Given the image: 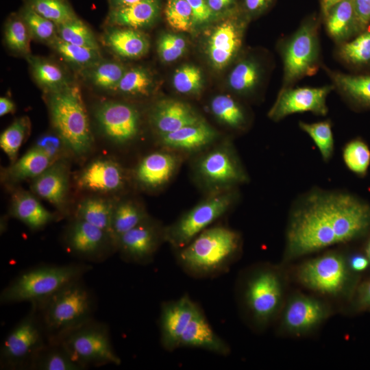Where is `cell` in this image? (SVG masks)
<instances>
[{"label":"cell","instance_id":"6da1fadb","mask_svg":"<svg viewBox=\"0 0 370 370\" xmlns=\"http://www.w3.org/2000/svg\"><path fill=\"white\" fill-rule=\"evenodd\" d=\"M369 229L368 204L345 191L313 188L290 210L282 264L346 243Z\"/></svg>","mask_w":370,"mask_h":370},{"label":"cell","instance_id":"7a4b0ae2","mask_svg":"<svg viewBox=\"0 0 370 370\" xmlns=\"http://www.w3.org/2000/svg\"><path fill=\"white\" fill-rule=\"evenodd\" d=\"M289 273L282 264H254L241 271L235 284V298L249 328L261 333L275 323L288 296Z\"/></svg>","mask_w":370,"mask_h":370},{"label":"cell","instance_id":"3957f363","mask_svg":"<svg viewBox=\"0 0 370 370\" xmlns=\"http://www.w3.org/2000/svg\"><path fill=\"white\" fill-rule=\"evenodd\" d=\"M175 252L176 263L186 275L214 278L227 273L240 258L242 238L229 227L211 225Z\"/></svg>","mask_w":370,"mask_h":370},{"label":"cell","instance_id":"277c9868","mask_svg":"<svg viewBox=\"0 0 370 370\" xmlns=\"http://www.w3.org/2000/svg\"><path fill=\"white\" fill-rule=\"evenodd\" d=\"M298 285L329 301H349L358 284L347 255L332 250L296 264L288 272Z\"/></svg>","mask_w":370,"mask_h":370},{"label":"cell","instance_id":"5b68a950","mask_svg":"<svg viewBox=\"0 0 370 370\" xmlns=\"http://www.w3.org/2000/svg\"><path fill=\"white\" fill-rule=\"evenodd\" d=\"M34 305L49 341L94 318L96 299L82 278L75 280L46 300Z\"/></svg>","mask_w":370,"mask_h":370},{"label":"cell","instance_id":"8992f818","mask_svg":"<svg viewBox=\"0 0 370 370\" xmlns=\"http://www.w3.org/2000/svg\"><path fill=\"white\" fill-rule=\"evenodd\" d=\"M87 263L42 264L25 270L1 291L3 304L29 302L38 304L68 284L81 279L92 269Z\"/></svg>","mask_w":370,"mask_h":370},{"label":"cell","instance_id":"52a82bcc","mask_svg":"<svg viewBox=\"0 0 370 370\" xmlns=\"http://www.w3.org/2000/svg\"><path fill=\"white\" fill-rule=\"evenodd\" d=\"M48 94V106L55 130L72 153L84 156L90 150L93 139L80 90L73 85Z\"/></svg>","mask_w":370,"mask_h":370},{"label":"cell","instance_id":"ba28073f","mask_svg":"<svg viewBox=\"0 0 370 370\" xmlns=\"http://www.w3.org/2000/svg\"><path fill=\"white\" fill-rule=\"evenodd\" d=\"M319 19L311 16L290 36L280 41L279 52L283 64L282 88L315 74L321 65Z\"/></svg>","mask_w":370,"mask_h":370},{"label":"cell","instance_id":"9c48e42d","mask_svg":"<svg viewBox=\"0 0 370 370\" xmlns=\"http://www.w3.org/2000/svg\"><path fill=\"white\" fill-rule=\"evenodd\" d=\"M110 334L107 324L92 318L53 341L60 342L83 370L119 365L121 360L113 348Z\"/></svg>","mask_w":370,"mask_h":370},{"label":"cell","instance_id":"30bf717a","mask_svg":"<svg viewBox=\"0 0 370 370\" xmlns=\"http://www.w3.org/2000/svg\"><path fill=\"white\" fill-rule=\"evenodd\" d=\"M236 196L234 189L210 193L173 223L164 226L165 242L174 250L184 247L227 213L233 206Z\"/></svg>","mask_w":370,"mask_h":370},{"label":"cell","instance_id":"8fae6325","mask_svg":"<svg viewBox=\"0 0 370 370\" xmlns=\"http://www.w3.org/2000/svg\"><path fill=\"white\" fill-rule=\"evenodd\" d=\"M49 342L36 308L28 313L4 338L0 349V367L7 370H31L32 364Z\"/></svg>","mask_w":370,"mask_h":370},{"label":"cell","instance_id":"7c38bea8","mask_svg":"<svg viewBox=\"0 0 370 370\" xmlns=\"http://www.w3.org/2000/svg\"><path fill=\"white\" fill-rule=\"evenodd\" d=\"M195 173L209 194L234 189L249 180L234 147L228 141L201 154L196 161Z\"/></svg>","mask_w":370,"mask_h":370},{"label":"cell","instance_id":"4fadbf2b","mask_svg":"<svg viewBox=\"0 0 370 370\" xmlns=\"http://www.w3.org/2000/svg\"><path fill=\"white\" fill-rule=\"evenodd\" d=\"M334 313L330 301L299 291L288 293L277 320L278 334L301 337L317 330Z\"/></svg>","mask_w":370,"mask_h":370},{"label":"cell","instance_id":"5bb4252c","mask_svg":"<svg viewBox=\"0 0 370 370\" xmlns=\"http://www.w3.org/2000/svg\"><path fill=\"white\" fill-rule=\"evenodd\" d=\"M64 242L69 253L89 262H102L116 252L108 233L76 218L66 227Z\"/></svg>","mask_w":370,"mask_h":370},{"label":"cell","instance_id":"9a60e30c","mask_svg":"<svg viewBox=\"0 0 370 370\" xmlns=\"http://www.w3.org/2000/svg\"><path fill=\"white\" fill-rule=\"evenodd\" d=\"M164 242V226L149 217L119 238L116 252L126 262L145 265Z\"/></svg>","mask_w":370,"mask_h":370},{"label":"cell","instance_id":"2e32d148","mask_svg":"<svg viewBox=\"0 0 370 370\" xmlns=\"http://www.w3.org/2000/svg\"><path fill=\"white\" fill-rule=\"evenodd\" d=\"M334 86L284 87L268 112V117L275 122L286 116L303 112H312L318 116H325L328 112L327 97Z\"/></svg>","mask_w":370,"mask_h":370},{"label":"cell","instance_id":"e0dca14e","mask_svg":"<svg viewBox=\"0 0 370 370\" xmlns=\"http://www.w3.org/2000/svg\"><path fill=\"white\" fill-rule=\"evenodd\" d=\"M95 119L102 134L116 145L129 144L136 138L140 132L139 112L128 103L103 102L95 111Z\"/></svg>","mask_w":370,"mask_h":370},{"label":"cell","instance_id":"ac0fdd59","mask_svg":"<svg viewBox=\"0 0 370 370\" xmlns=\"http://www.w3.org/2000/svg\"><path fill=\"white\" fill-rule=\"evenodd\" d=\"M247 18L243 13L219 23L207 39L206 54L217 70L225 69L239 52Z\"/></svg>","mask_w":370,"mask_h":370},{"label":"cell","instance_id":"d6986e66","mask_svg":"<svg viewBox=\"0 0 370 370\" xmlns=\"http://www.w3.org/2000/svg\"><path fill=\"white\" fill-rule=\"evenodd\" d=\"M199 307L188 295L162 303L158 323L160 342L164 350L180 348L181 336Z\"/></svg>","mask_w":370,"mask_h":370},{"label":"cell","instance_id":"ffe728a7","mask_svg":"<svg viewBox=\"0 0 370 370\" xmlns=\"http://www.w3.org/2000/svg\"><path fill=\"white\" fill-rule=\"evenodd\" d=\"M79 188L99 193H112L122 189L125 175L122 166L116 161L99 158L90 162L79 174Z\"/></svg>","mask_w":370,"mask_h":370},{"label":"cell","instance_id":"44dd1931","mask_svg":"<svg viewBox=\"0 0 370 370\" xmlns=\"http://www.w3.org/2000/svg\"><path fill=\"white\" fill-rule=\"evenodd\" d=\"M179 165V157L172 150L156 151L143 157L134 170V177L143 188L158 189L173 177Z\"/></svg>","mask_w":370,"mask_h":370},{"label":"cell","instance_id":"7402d4cb","mask_svg":"<svg viewBox=\"0 0 370 370\" xmlns=\"http://www.w3.org/2000/svg\"><path fill=\"white\" fill-rule=\"evenodd\" d=\"M149 120L159 136L169 134L204 119L188 104L175 99H162L152 108Z\"/></svg>","mask_w":370,"mask_h":370},{"label":"cell","instance_id":"603a6c76","mask_svg":"<svg viewBox=\"0 0 370 370\" xmlns=\"http://www.w3.org/2000/svg\"><path fill=\"white\" fill-rule=\"evenodd\" d=\"M69 167L65 159L54 162L32 182V191L64 211L69 190Z\"/></svg>","mask_w":370,"mask_h":370},{"label":"cell","instance_id":"cb8c5ba5","mask_svg":"<svg viewBox=\"0 0 370 370\" xmlns=\"http://www.w3.org/2000/svg\"><path fill=\"white\" fill-rule=\"evenodd\" d=\"M180 347L201 349L223 356L231 352L230 345L215 332L201 307L182 335Z\"/></svg>","mask_w":370,"mask_h":370},{"label":"cell","instance_id":"d4e9b609","mask_svg":"<svg viewBox=\"0 0 370 370\" xmlns=\"http://www.w3.org/2000/svg\"><path fill=\"white\" fill-rule=\"evenodd\" d=\"M159 137L164 149L190 152L210 147L218 138V132L204 119Z\"/></svg>","mask_w":370,"mask_h":370},{"label":"cell","instance_id":"484cf974","mask_svg":"<svg viewBox=\"0 0 370 370\" xmlns=\"http://www.w3.org/2000/svg\"><path fill=\"white\" fill-rule=\"evenodd\" d=\"M160 11V0H142L110 9L106 21L112 27L138 29L151 25L157 19Z\"/></svg>","mask_w":370,"mask_h":370},{"label":"cell","instance_id":"4316f807","mask_svg":"<svg viewBox=\"0 0 370 370\" xmlns=\"http://www.w3.org/2000/svg\"><path fill=\"white\" fill-rule=\"evenodd\" d=\"M322 16L328 34L337 45L349 40L360 32L352 0L340 1Z\"/></svg>","mask_w":370,"mask_h":370},{"label":"cell","instance_id":"83f0119b","mask_svg":"<svg viewBox=\"0 0 370 370\" xmlns=\"http://www.w3.org/2000/svg\"><path fill=\"white\" fill-rule=\"evenodd\" d=\"M103 42L114 53L127 59L139 58L149 49L146 35L132 28L112 27L105 33Z\"/></svg>","mask_w":370,"mask_h":370},{"label":"cell","instance_id":"f1b7e54d","mask_svg":"<svg viewBox=\"0 0 370 370\" xmlns=\"http://www.w3.org/2000/svg\"><path fill=\"white\" fill-rule=\"evenodd\" d=\"M10 214L32 230L42 229L56 218L34 195L24 190L12 195Z\"/></svg>","mask_w":370,"mask_h":370},{"label":"cell","instance_id":"f546056e","mask_svg":"<svg viewBox=\"0 0 370 370\" xmlns=\"http://www.w3.org/2000/svg\"><path fill=\"white\" fill-rule=\"evenodd\" d=\"M325 70L330 78L334 89L345 99L360 107L370 108V75H351Z\"/></svg>","mask_w":370,"mask_h":370},{"label":"cell","instance_id":"4dcf8cb0","mask_svg":"<svg viewBox=\"0 0 370 370\" xmlns=\"http://www.w3.org/2000/svg\"><path fill=\"white\" fill-rule=\"evenodd\" d=\"M262 74L260 62L252 56L245 57L230 71L227 79L229 87L239 95H250L258 88Z\"/></svg>","mask_w":370,"mask_h":370},{"label":"cell","instance_id":"1f68e13d","mask_svg":"<svg viewBox=\"0 0 370 370\" xmlns=\"http://www.w3.org/2000/svg\"><path fill=\"white\" fill-rule=\"evenodd\" d=\"M53 162L46 154L33 146L6 170L5 179L12 183L33 180Z\"/></svg>","mask_w":370,"mask_h":370},{"label":"cell","instance_id":"d6a6232c","mask_svg":"<svg viewBox=\"0 0 370 370\" xmlns=\"http://www.w3.org/2000/svg\"><path fill=\"white\" fill-rule=\"evenodd\" d=\"M149 216L139 203L123 200L115 204L111 224V238L116 249L119 238Z\"/></svg>","mask_w":370,"mask_h":370},{"label":"cell","instance_id":"836d02e7","mask_svg":"<svg viewBox=\"0 0 370 370\" xmlns=\"http://www.w3.org/2000/svg\"><path fill=\"white\" fill-rule=\"evenodd\" d=\"M115 204L110 199L99 197L85 198L77 205L75 218L86 221L110 235Z\"/></svg>","mask_w":370,"mask_h":370},{"label":"cell","instance_id":"e575fe53","mask_svg":"<svg viewBox=\"0 0 370 370\" xmlns=\"http://www.w3.org/2000/svg\"><path fill=\"white\" fill-rule=\"evenodd\" d=\"M25 58L36 82L47 93L70 85L65 73L54 62L30 54Z\"/></svg>","mask_w":370,"mask_h":370},{"label":"cell","instance_id":"d590c367","mask_svg":"<svg viewBox=\"0 0 370 370\" xmlns=\"http://www.w3.org/2000/svg\"><path fill=\"white\" fill-rule=\"evenodd\" d=\"M336 56L341 61L354 67L370 65V24L354 38L338 45Z\"/></svg>","mask_w":370,"mask_h":370},{"label":"cell","instance_id":"8d00e7d4","mask_svg":"<svg viewBox=\"0 0 370 370\" xmlns=\"http://www.w3.org/2000/svg\"><path fill=\"white\" fill-rule=\"evenodd\" d=\"M31 370H83L58 341H49L36 357Z\"/></svg>","mask_w":370,"mask_h":370},{"label":"cell","instance_id":"74e56055","mask_svg":"<svg viewBox=\"0 0 370 370\" xmlns=\"http://www.w3.org/2000/svg\"><path fill=\"white\" fill-rule=\"evenodd\" d=\"M210 108L219 121L230 128L243 130L247 124L245 110L230 95L215 96L210 101Z\"/></svg>","mask_w":370,"mask_h":370},{"label":"cell","instance_id":"f35d334b","mask_svg":"<svg viewBox=\"0 0 370 370\" xmlns=\"http://www.w3.org/2000/svg\"><path fill=\"white\" fill-rule=\"evenodd\" d=\"M126 71L125 66L120 62L101 60L94 65L84 69L83 73L96 87L115 90Z\"/></svg>","mask_w":370,"mask_h":370},{"label":"cell","instance_id":"ab89813d","mask_svg":"<svg viewBox=\"0 0 370 370\" xmlns=\"http://www.w3.org/2000/svg\"><path fill=\"white\" fill-rule=\"evenodd\" d=\"M48 45L55 50L65 61L86 69L102 60L98 49L85 47L68 43L57 36Z\"/></svg>","mask_w":370,"mask_h":370},{"label":"cell","instance_id":"60d3db41","mask_svg":"<svg viewBox=\"0 0 370 370\" xmlns=\"http://www.w3.org/2000/svg\"><path fill=\"white\" fill-rule=\"evenodd\" d=\"M300 129L306 132L318 148L322 159L328 162L334 151V139L332 123L325 120L315 123L299 122Z\"/></svg>","mask_w":370,"mask_h":370},{"label":"cell","instance_id":"b9f144b4","mask_svg":"<svg viewBox=\"0 0 370 370\" xmlns=\"http://www.w3.org/2000/svg\"><path fill=\"white\" fill-rule=\"evenodd\" d=\"M26 5L57 26L77 18L67 0H27Z\"/></svg>","mask_w":370,"mask_h":370},{"label":"cell","instance_id":"7bdbcfd3","mask_svg":"<svg viewBox=\"0 0 370 370\" xmlns=\"http://www.w3.org/2000/svg\"><path fill=\"white\" fill-rule=\"evenodd\" d=\"M29 121L27 117H20L14 121L0 136V147L7 155L11 164L17 159L18 151L28 134Z\"/></svg>","mask_w":370,"mask_h":370},{"label":"cell","instance_id":"ee69618b","mask_svg":"<svg viewBox=\"0 0 370 370\" xmlns=\"http://www.w3.org/2000/svg\"><path fill=\"white\" fill-rule=\"evenodd\" d=\"M20 17L34 38L47 45L58 36V27L52 21L42 16L28 5L21 12Z\"/></svg>","mask_w":370,"mask_h":370},{"label":"cell","instance_id":"f6af8a7d","mask_svg":"<svg viewBox=\"0 0 370 370\" xmlns=\"http://www.w3.org/2000/svg\"><path fill=\"white\" fill-rule=\"evenodd\" d=\"M58 27V36L64 42L73 45L98 49L99 44L90 29L77 18Z\"/></svg>","mask_w":370,"mask_h":370},{"label":"cell","instance_id":"bcb514c9","mask_svg":"<svg viewBox=\"0 0 370 370\" xmlns=\"http://www.w3.org/2000/svg\"><path fill=\"white\" fill-rule=\"evenodd\" d=\"M152 83L153 79L147 69L134 67L125 72L115 91L130 95H147Z\"/></svg>","mask_w":370,"mask_h":370},{"label":"cell","instance_id":"7dc6e473","mask_svg":"<svg viewBox=\"0 0 370 370\" xmlns=\"http://www.w3.org/2000/svg\"><path fill=\"white\" fill-rule=\"evenodd\" d=\"M343 159L346 166L357 175H365L370 164V150L360 139L348 142L343 149Z\"/></svg>","mask_w":370,"mask_h":370},{"label":"cell","instance_id":"c3c4849f","mask_svg":"<svg viewBox=\"0 0 370 370\" xmlns=\"http://www.w3.org/2000/svg\"><path fill=\"white\" fill-rule=\"evenodd\" d=\"M164 12L173 29L188 32L193 28V11L186 0H166Z\"/></svg>","mask_w":370,"mask_h":370},{"label":"cell","instance_id":"681fc988","mask_svg":"<svg viewBox=\"0 0 370 370\" xmlns=\"http://www.w3.org/2000/svg\"><path fill=\"white\" fill-rule=\"evenodd\" d=\"M29 31L20 16L10 18L5 25V40L11 50L25 56L29 55Z\"/></svg>","mask_w":370,"mask_h":370},{"label":"cell","instance_id":"f907efd6","mask_svg":"<svg viewBox=\"0 0 370 370\" xmlns=\"http://www.w3.org/2000/svg\"><path fill=\"white\" fill-rule=\"evenodd\" d=\"M172 83L175 90L181 94L195 95L203 87V76L200 69L192 64H185L174 73Z\"/></svg>","mask_w":370,"mask_h":370},{"label":"cell","instance_id":"816d5d0a","mask_svg":"<svg viewBox=\"0 0 370 370\" xmlns=\"http://www.w3.org/2000/svg\"><path fill=\"white\" fill-rule=\"evenodd\" d=\"M186 40L179 34L166 33L158 40L157 51L160 60L170 63L180 58L186 52Z\"/></svg>","mask_w":370,"mask_h":370},{"label":"cell","instance_id":"f5cc1de1","mask_svg":"<svg viewBox=\"0 0 370 370\" xmlns=\"http://www.w3.org/2000/svg\"><path fill=\"white\" fill-rule=\"evenodd\" d=\"M34 147L46 154L53 162L65 159L66 155L72 152L62 137L56 131L40 135Z\"/></svg>","mask_w":370,"mask_h":370},{"label":"cell","instance_id":"db71d44e","mask_svg":"<svg viewBox=\"0 0 370 370\" xmlns=\"http://www.w3.org/2000/svg\"><path fill=\"white\" fill-rule=\"evenodd\" d=\"M349 301L354 312H370V278L357 285Z\"/></svg>","mask_w":370,"mask_h":370},{"label":"cell","instance_id":"11a10c76","mask_svg":"<svg viewBox=\"0 0 370 370\" xmlns=\"http://www.w3.org/2000/svg\"><path fill=\"white\" fill-rule=\"evenodd\" d=\"M190 6L193 16V27L210 22L214 14L210 10L206 0H186Z\"/></svg>","mask_w":370,"mask_h":370},{"label":"cell","instance_id":"9f6ffc18","mask_svg":"<svg viewBox=\"0 0 370 370\" xmlns=\"http://www.w3.org/2000/svg\"><path fill=\"white\" fill-rule=\"evenodd\" d=\"M275 0H243V13L249 19L266 11Z\"/></svg>","mask_w":370,"mask_h":370},{"label":"cell","instance_id":"6f0895ef","mask_svg":"<svg viewBox=\"0 0 370 370\" xmlns=\"http://www.w3.org/2000/svg\"><path fill=\"white\" fill-rule=\"evenodd\" d=\"M360 32L370 24V0H352Z\"/></svg>","mask_w":370,"mask_h":370},{"label":"cell","instance_id":"680465c9","mask_svg":"<svg viewBox=\"0 0 370 370\" xmlns=\"http://www.w3.org/2000/svg\"><path fill=\"white\" fill-rule=\"evenodd\" d=\"M349 266L352 271L358 275L370 267V262L366 254H354L347 255Z\"/></svg>","mask_w":370,"mask_h":370},{"label":"cell","instance_id":"91938a15","mask_svg":"<svg viewBox=\"0 0 370 370\" xmlns=\"http://www.w3.org/2000/svg\"><path fill=\"white\" fill-rule=\"evenodd\" d=\"M210 10L216 15L233 7L236 0H206Z\"/></svg>","mask_w":370,"mask_h":370},{"label":"cell","instance_id":"94428289","mask_svg":"<svg viewBox=\"0 0 370 370\" xmlns=\"http://www.w3.org/2000/svg\"><path fill=\"white\" fill-rule=\"evenodd\" d=\"M15 109L13 101L8 97H1L0 98V116L12 112Z\"/></svg>","mask_w":370,"mask_h":370},{"label":"cell","instance_id":"6125c7cd","mask_svg":"<svg viewBox=\"0 0 370 370\" xmlns=\"http://www.w3.org/2000/svg\"><path fill=\"white\" fill-rule=\"evenodd\" d=\"M142 0H108L110 9L126 6Z\"/></svg>","mask_w":370,"mask_h":370},{"label":"cell","instance_id":"be15d7a7","mask_svg":"<svg viewBox=\"0 0 370 370\" xmlns=\"http://www.w3.org/2000/svg\"><path fill=\"white\" fill-rule=\"evenodd\" d=\"M340 1L341 0H320L322 16H323L332 5Z\"/></svg>","mask_w":370,"mask_h":370},{"label":"cell","instance_id":"e7e4bbea","mask_svg":"<svg viewBox=\"0 0 370 370\" xmlns=\"http://www.w3.org/2000/svg\"><path fill=\"white\" fill-rule=\"evenodd\" d=\"M365 254L367 257L368 258L369 262H370V238H369L366 246H365Z\"/></svg>","mask_w":370,"mask_h":370}]
</instances>
